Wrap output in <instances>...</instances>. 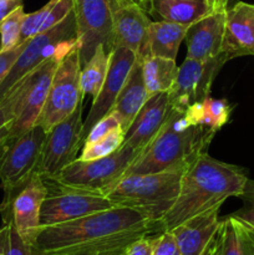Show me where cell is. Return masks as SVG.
Masks as SVG:
<instances>
[{
	"label": "cell",
	"instance_id": "1",
	"mask_svg": "<svg viewBox=\"0 0 254 255\" xmlns=\"http://www.w3.org/2000/svg\"><path fill=\"white\" fill-rule=\"evenodd\" d=\"M162 232L161 222L128 207H114L40 227L34 248L36 255H105L127 251L138 239Z\"/></svg>",
	"mask_w": 254,
	"mask_h": 255
},
{
	"label": "cell",
	"instance_id": "26",
	"mask_svg": "<svg viewBox=\"0 0 254 255\" xmlns=\"http://www.w3.org/2000/svg\"><path fill=\"white\" fill-rule=\"evenodd\" d=\"M233 106L226 99H213L207 97L199 104H194L184 111L187 119L194 125L204 126L212 131L218 132L226 126L231 119Z\"/></svg>",
	"mask_w": 254,
	"mask_h": 255
},
{
	"label": "cell",
	"instance_id": "11",
	"mask_svg": "<svg viewBox=\"0 0 254 255\" xmlns=\"http://www.w3.org/2000/svg\"><path fill=\"white\" fill-rule=\"evenodd\" d=\"M82 102L67 119L47 131L37 172L41 177H54L79 158L84 146Z\"/></svg>",
	"mask_w": 254,
	"mask_h": 255
},
{
	"label": "cell",
	"instance_id": "39",
	"mask_svg": "<svg viewBox=\"0 0 254 255\" xmlns=\"http://www.w3.org/2000/svg\"><path fill=\"white\" fill-rule=\"evenodd\" d=\"M131 1L136 2V4H138L139 6H142L144 10H146L147 9V4H148L149 0H131Z\"/></svg>",
	"mask_w": 254,
	"mask_h": 255
},
{
	"label": "cell",
	"instance_id": "27",
	"mask_svg": "<svg viewBox=\"0 0 254 255\" xmlns=\"http://www.w3.org/2000/svg\"><path fill=\"white\" fill-rule=\"evenodd\" d=\"M111 52L105 45H99L91 59L81 67L80 72V86L84 96L89 95L92 99L99 95L111 61Z\"/></svg>",
	"mask_w": 254,
	"mask_h": 255
},
{
	"label": "cell",
	"instance_id": "17",
	"mask_svg": "<svg viewBox=\"0 0 254 255\" xmlns=\"http://www.w3.org/2000/svg\"><path fill=\"white\" fill-rule=\"evenodd\" d=\"M222 55L228 61L254 56V4L238 1L227 7Z\"/></svg>",
	"mask_w": 254,
	"mask_h": 255
},
{
	"label": "cell",
	"instance_id": "6",
	"mask_svg": "<svg viewBox=\"0 0 254 255\" xmlns=\"http://www.w3.org/2000/svg\"><path fill=\"white\" fill-rule=\"evenodd\" d=\"M77 46L79 39L76 20L72 9L61 22L47 31L35 35L26 42L24 50L0 85V100L12 89L14 85L34 71L42 62L51 57H59L62 60Z\"/></svg>",
	"mask_w": 254,
	"mask_h": 255
},
{
	"label": "cell",
	"instance_id": "9",
	"mask_svg": "<svg viewBox=\"0 0 254 255\" xmlns=\"http://www.w3.org/2000/svg\"><path fill=\"white\" fill-rule=\"evenodd\" d=\"M47 189L39 172L32 173L24 183L4 193L0 214L1 221H11L22 239L34 246L40 228V212Z\"/></svg>",
	"mask_w": 254,
	"mask_h": 255
},
{
	"label": "cell",
	"instance_id": "36",
	"mask_svg": "<svg viewBox=\"0 0 254 255\" xmlns=\"http://www.w3.org/2000/svg\"><path fill=\"white\" fill-rule=\"evenodd\" d=\"M157 236L158 234H152V236H146L136 241L126 251L127 255H152L154 244H156L157 241Z\"/></svg>",
	"mask_w": 254,
	"mask_h": 255
},
{
	"label": "cell",
	"instance_id": "44",
	"mask_svg": "<svg viewBox=\"0 0 254 255\" xmlns=\"http://www.w3.org/2000/svg\"><path fill=\"white\" fill-rule=\"evenodd\" d=\"M0 1H2V0H0Z\"/></svg>",
	"mask_w": 254,
	"mask_h": 255
},
{
	"label": "cell",
	"instance_id": "13",
	"mask_svg": "<svg viewBox=\"0 0 254 255\" xmlns=\"http://www.w3.org/2000/svg\"><path fill=\"white\" fill-rule=\"evenodd\" d=\"M114 207V202L97 192L49 189L40 212V227L65 223Z\"/></svg>",
	"mask_w": 254,
	"mask_h": 255
},
{
	"label": "cell",
	"instance_id": "28",
	"mask_svg": "<svg viewBox=\"0 0 254 255\" xmlns=\"http://www.w3.org/2000/svg\"><path fill=\"white\" fill-rule=\"evenodd\" d=\"M27 79L29 75L14 85L12 89L0 100V144L4 143L7 138L12 122L16 119L22 96L27 86Z\"/></svg>",
	"mask_w": 254,
	"mask_h": 255
},
{
	"label": "cell",
	"instance_id": "7",
	"mask_svg": "<svg viewBox=\"0 0 254 255\" xmlns=\"http://www.w3.org/2000/svg\"><path fill=\"white\" fill-rule=\"evenodd\" d=\"M80 72L81 61L77 46L57 65L44 109L35 125L41 126L46 132L50 131L67 119L84 101L85 96L80 86Z\"/></svg>",
	"mask_w": 254,
	"mask_h": 255
},
{
	"label": "cell",
	"instance_id": "10",
	"mask_svg": "<svg viewBox=\"0 0 254 255\" xmlns=\"http://www.w3.org/2000/svg\"><path fill=\"white\" fill-rule=\"evenodd\" d=\"M116 0H74L81 67L99 45L114 50V4Z\"/></svg>",
	"mask_w": 254,
	"mask_h": 255
},
{
	"label": "cell",
	"instance_id": "24",
	"mask_svg": "<svg viewBox=\"0 0 254 255\" xmlns=\"http://www.w3.org/2000/svg\"><path fill=\"white\" fill-rule=\"evenodd\" d=\"M187 26L178 22L157 20L148 27L147 56H158L176 60L179 46L186 36Z\"/></svg>",
	"mask_w": 254,
	"mask_h": 255
},
{
	"label": "cell",
	"instance_id": "38",
	"mask_svg": "<svg viewBox=\"0 0 254 255\" xmlns=\"http://www.w3.org/2000/svg\"><path fill=\"white\" fill-rule=\"evenodd\" d=\"M229 0H208L212 11H224L228 7Z\"/></svg>",
	"mask_w": 254,
	"mask_h": 255
},
{
	"label": "cell",
	"instance_id": "23",
	"mask_svg": "<svg viewBox=\"0 0 254 255\" xmlns=\"http://www.w3.org/2000/svg\"><path fill=\"white\" fill-rule=\"evenodd\" d=\"M146 11L158 20L189 26L212 10L208 0H149Z\"/></svg>",
	"mask_w": 254,
	"mask_h": 255
},
{
	"label": "cell",
	"instance_id": "8",
	"mask_svg": "<svg viewBox=\"0 0 254 255\" xmlns=\"http://www.w3.org/2000/svg\"><path fill=\"white\" fill-rule=\"evenodd\" d=\"M47 132L39 125L0 144V187L4 193L37 172Z\"/></svg>",
	"mask_w": 254,
	"mask_h": 255
},
{
	"label": "cell",
	"instance_id": "4",
	"mask_svg": "<svg viewBox=\"0 0 254 255\" xmlns=\"http://www.w3.org/2000/svg\"><path fill=\"white\" fill-rule=\"evenodd\" d=\"M184 171L127 174L105 196L116 207H128L161 222L178 197Z\"/></svg>",
	"mask_w": 254,
	"mask_h": 255
},
{
	"label": "cell",
	"instance_id": "30",
	"mask_svg": "<svg viewBox=\"0 0 254 255\" xmlns=\"http://www.w3.org/2000/svg\"><path fill=\"white\" fill-rule=\"evenodd\" d=\"M0 254L36 255V252L34 246H30L20 237L11 221H2L0 228Z\"/></svg>",
	"mask_w": 254,
	"mask_h": 255
},
{
	"label": "cell",
	"instance_id": "22",
	"mask_svg": "<svg viewBox=\"0 0 254 255\" xmlns=\"http://www.w3.org/2000/svg\"><path fill=\"white\" fill-rule=\"evenodd\" d=\"M146 86L142 76V56L137 55L136 61L127 76L126 82L115 102L111 111H115L121 119L122 128L126 131L132 120L148 99Z\"/></svg>",
	"mask_w": 254,
	"mask_h": 255
},
{
	"label": "cell",
	"instance_id": "32",
	"mask_svg": "<svg viewBox=\"0 0 254 255\" xmlns=\"http://www.w3.org/2000/svg\"><path fill=\"white\" fill-rule=\"evenodd\" d=\"M116 129H124L122 128L121 119L117 116V114L115 111H110L109 114L105 115L101 120H99V121L92 126V128L90 129L86 138H85L84 144L97 141V139L107 136V134L116 131Z\"/></svg>",
	"mask_w": 254,
	"mask_h": 255
},
{
	"label": "cell",
	"instance_id": "15",
	"mask_svg": "<svg viewBox=\"0 0 254 255\" xmlns=\"http://www.w3.org/2000/svg\"><path fill=\"white\" fill-rule=\"evenodd\" d=\"M136 52L126 49V47H115L112 50L106 80H105L99 95L92 101V106L87 114V117L84 120V131H82L84 141L92 126L112 110L125 82H126L127 76L136 61Z\"/></svg>",
	"mask_w": 254,
	"mask_h": 255
},
{
	"label": "cell",
	"instance_id": "35",
	"mask_svg": "<svg viewBox=\"0 0 254 255\" xmlns=\"http://www.w3.org/2000/svg\"><path fill=\"white\" fill-rule=\"evenodd\" d=\"M26 42H22V44L17 45L16 47H14L12 50H9V51L0 52V85L4 81L7 72L10 71L12 65L15 64V61H16L17 57H19V55L21 54V51L24 50Z\"/></svg>",
	"mask_w": 254,
	"mask_h": 255
},
{
	"label": "cell",
	"instance_id": "19",
	"mask_svg": "<svg viewBox=\"0 0 254 255\" xmlns=\"http://www.w3.org/2000/svg\"><path fill=\"white\" fill-rule=\"evenodd\" d=\"M226 10L211 11L187 26V59L206 61L222 56Z\"/></svg>",
	"mask_w": 254,
	"mask_h": 255
},
{
	"label": "cell",
	"instance_id": "5",
	"mask_svg": "<svg viewBox=\"0 0 254 255\" xmlns=\"http://www.w3.org/2000/svg\"><path fill=\"white\" fill-rule=\"evenodd\" d=\"M139 151L122 144L115 153L102 158L75 159L54 177H42L46 189H79L105 194L126 173Z\"/></svg>",
	"mask_w": 254,
	"mask_h": 255
},
{
	"label": "cell",
	"instance_id": "3",
	"mask_svg": "<svg viewBox=\"0 0 254 255\" xmlns=\"http://www.w3.org/2000/svg\"><path fill=\"white\" fill-rule=\"evenodd\" d=\"M217 132L187 119L184 111L169 110L168 116L156 136L127 168V174L186 171L201 154L208 152Z\"/></svg>",
	"mask_w": 254,
	"mask_h": 255
},
{
	"label": "cell",
	"instance_id": "43",
	"mask_svg": "<svg viewBox=\"0 0 254 255\" xmlns=\"http://www.w3.org/2000/svg\"><path fill=\"white\" fill-rule=\"evenodd\" d=\"M249 224H251V226H252V227H253V228H254V224H252V223H249Z\"/></svg>",
	"mask_w": 254,
	"mask_h": 255
},
{
	"label": "cell",
	"instance_id": "29",
	"mask_svg": "<svg viewBox=\"0 0 254 255\" xmlns=\"http://www.w3.org/2000/svg\"><path fill=\"white\" fill-rule=\"evenodd\" d=\"M124 141L125 131L124 129H116V131L111 132L110 134L97 139V141L91 142V143H85L81 148L79 159L91 161V159L110 156L124 144Z\"/></svg>",
	"mask_w": 254,
	"mask_h": 255
},
{
	"label": "cell",
	"instance_id": "33",
	"mask_svg": "<svg viewBox=\"0 0 254 255\" xmlns=\"http://www.w3.org/2000/svg\"><path fill=\"white\" fill-rule=\"evenodd\" d=\"M239 198L243 201V208L238 212L233 213L234 216L244 219L248 223L254 224V181L248 179L246 187H244L243 193L239 196Z\"/></svg>",
	"mask_w": 254,
	"mask_h": 255
},
{
	"label": "cell",
	"instance_id": "34",
	"mask_svg": "<svg viewBox=\"0 0 254 255\" xmlns=\"http://www.w3.org/2000/svg\"><path fill=\"white\" fill-rule=\"evenodd\" d=\"M152 255H178V249L172 232H162L157 236Z\"/></svg>",
	"mask_w": 254,
	"mask_h": 255
},
{
	"label": "cell",
	"instance_id": "21",
	"mask_svg": "<svg viewBox=\"0 0 254 255\" xmlns=\"http://www.w3.org/2000/svg\"><path fill=\"white\" fill-rule=\"evenodd\" d=\"M213 249L218 255H254V228L234 214L221 219Z\"/></svg>",
	"mask_w": 254,
	"mask_h": 255
},
{
	"label": "cell",
	"instance_id": "14",
	"mask_svg": "<svg viewBox=\"0 0 254 255\" xmlns=\"http://www.w3.org/2000/svg\"><path fill=\"white\" fill-rule=\"evenodd\" d=\"M60 61L61 59L59 57H51L42 62L34 71L30 72L26 90H25L19 107V112H17L15 121L12 122L11 128H10L7 138L5 141L16 138L35 126L42 109H44L52 76H54V72Z\"/></svg>",
	"mask_w": 254,
	"mask_h": 255
},
{
	"label": "cell",
	"instance_id": "42",
	"mask_svg": "<svg viewBox=\"0 0 254 255\" xmlns=\"http://www.w3.org/2000/svg\"><path fill=\"white\" fill-rule=\"evenodd\" d=\"M116 1H119V2H128V1H131V0H116Z\"/></svg>",
	"mask_w": 254,
	"mask_h": 255
},
{
	"label": "cell",
	"instance_id": "12",
	"mask_svg": "<svg viewBox=\"0 0 254 255\" xmlns=\"http://www.w3.org/2000/svg\"><path fill=\"white\" fill-rule=\"evenodd\" d=\"M228 60L222 55L212 60L187 59L178 66L176 81L168 91L169 105L177 111H186L211 95L212 85L219 70Z\"/></svg>",
	"mask_w": 254,
	"mask_h": 255
},
{
	"label": "cell",
	"instance_id": "20",
	"mask_svg": "<svg viewBox=\"0 0 254 255\" xmlns=\"http://www.w3.org/2000/svg\"><path fill=\"white\" fill-rule=\"evenodd\" d=\"M169 110L168 92H158L149 96L125 131L124 146L137 151L143 149L163 126Z\"/></svg>",
	"mask_w": 254,
	"mask_h": 255
},
{
	"label": "cell",
	"instance_id": "40",
	"mask_svg": "<svg viewBox=\"0 0 254 255\" xmlns=\"http://www.w3.org/2000/svg\"><path fill=\"white\" fill-rule=\"evenodd\" d=\"M105 255H127V253H126V251H122V252H116V253L105 254Z\"/></svg>",
	"mask_w": 254,
	"mask_h": 255
},
{
	"label": "cell",
	"instance_id": "18",
	"mask_svg": "<svg viewBox=\"0 0 254 255\" xmlns=\"http://www.w3.org/2000/svg\"><path fill=\"white\" fill-rule=\"evenodd\" d=\"M221 207L208 209L172 229L178 255H208L218 234Z\"/></svg>",
	"mask_w": 254,
	"mask_h": 255
},
{
	"label": "cell",
	"instance_id": "41",
	"mask_svg": "<svg viewBox=\"0 0 254 255\" xmlns=\"http://www.w3.org/2000/svg\"><path fill=\"white\" fill-rule=\"evenodd\" d=\"M208 255H218L216 253V251H214L213 249V246H212V248H211V251H209V254Z\"/></svg>",
	"mask_w": 254,
	"mask_h": 255
},
{
	"label": "cell",
	"instance_id": "25",
	"mask_svg": "<svg viewBox=\"0 0 254 255\" xmlns=\"http://www.w3.org/2000/svg\"><path fill=\"white\" fill-rule=\"evenodd\" d=\"M177 74L176 60L158 56L142 57V76L148 96L168 92L176 81Z\"/></svg>",
	"mask_w": 254,
	"mask_h": 255
},
{
	"label": "cell",
	"instance_id": "31",
	"mask_svg": "<svg viewBox=\"0 0 254 255\" xmlns=\"http://www.w3.org/2000/svg\"><path fill=\"white\" fill-rule=\"evenodd\" d=\"M26 12L24 5L15 9L0 25V52L9 51L20 45L22 21Z\"/></svg>",
	"mask_w": 254,
	"mask_h": 255
},
{
	"label": "cell",
	"instance_id": "37",
	"mask_svg": "<svg viewBox=\"0 0 254 255\" xmlns=\"http://www.w3.org/2000/svg\"><path fill=\"white\" fill-rule=\"evenodd\" d=\"M22 0H2L0 1V25L1 22L19 6H22Z\"/></svg>",
	"mask_w": 254,
	"mask_h": 255
},
{
	"label": "cell",
	"instance_id": "2",
	"mask_svg": "<svg viewBox=\"0 0 254 255\" xmlns=\"http://www.w3.org/2000/svg\"><path fill=\"white\" fill-rule=\"evenodd\" d=\"M248 179L242 167L218 161L208 152L201 154L182 176L178 197L162 219L164 232L208 209L222 207L229 197H239Z\"/></svg>",
	"mask_w": 254,
	"mask_h": 255
},
{
	"label": "cell",
	"instance_id": "16",
	"mask_svg": "<svg viewBox=\"0 0 254 255\" xmlns=\"http://www.w3.org/2000/svg\"><path fill=\"white\" fill-rule=\"evenodd\" d=\"M152 22L148 12L136 2L114 4V49L126 47L138 56H147L148 27Z\"/></svg>",
	"mask_w": 254,
	"mask_h": 255
}]
</instances>
